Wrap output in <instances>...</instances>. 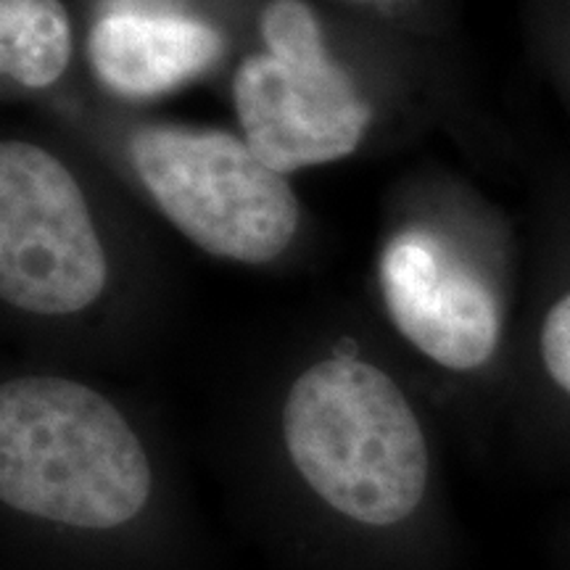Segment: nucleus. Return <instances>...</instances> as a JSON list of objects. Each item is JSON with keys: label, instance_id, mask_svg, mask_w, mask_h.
Wrapping results in <instances>:
<instances>
[{"label": "nucleus", "instance_id": "obj_3", "mask_svg": "<svg viewBox=\"0 0 570 570\" xmlns=\"http://www.w3.org/2000/svg\"><path fill=\"white\" fill-rule=\"evenodd\" d=\"M132 167L185 238L223 259L267 265L298 230V202L285 175L246 140L219 130L148 125L130 140Z\"/></svg>", "mask_w": 570, "mask_h": 570}, {"label": "nucleus", "instance_id": "obj_8", "mask_svg": "<svg viewBox=\"0 0 570 570\" xmlns=\"http://www.w3.org/2000/svg\"><path fill=\"white\" fill-rule=\"evenodd\" d=\"M71 56V24L61 0H0V69L21 88H48Z\"/></svg>", "mask_w": 570, "mask_h": 570}, {"label": "nucleus", "instance_id": "obj_4", "mask_svg": "<svg viewBox=\"0 0 570 570\" xmlns=\"http://www.w3.org/2000/svg\"><path fill=\"white\" fill-rule=\"evenodd\" d=\"M262 38L267 53L240 63L233 85L252 151L281 175L352 154L373 111L327 51L309 6L269 0Z\"/></svg>", "mask_w": 570, "mask_h": 570}, {"label": "nucleus", "instance_id": "obj_6", "mask_svg": "<svg viewBox=\"0 0 570 570\" xmlns=\"http://www.w3.org/2000/svg\"><path fill=\"white\" fill-rule=\"evenodd\" d=\"M381 288L396 331L441 367L479 370L502 338L491 277L428 230H402L381 259Z\"/></svg>", "mask_w": 570, "mask_h": 570}, {"label": "nucleus", "instance_id": "obj_5", "mask_svg": "<svg viewBox=\"0 0 570 570\" xmlns=\"http://www.w3.org/2000/svg\"><path fill=\"white\" fill-rule=\"evenodd\" d=\"M109 265L80 183L46 148L0 146V296L32 315H75Z\"/></svg>", "mask_w": 570, "mask_h": 570}, {"label": "nucleus", "instance_id": "obj_2", "mask_svg": "<svg viewBox=\"0 0 570 570\" xmlns=\"http://www.w3.org/2000/svg\"><path fill=\"white\" fill-rule=\"evenodd\" d=\"M283 436L298 475L323 502L365 525L410 518L428 487V444L391 377L333 356L296 377Z\"/></svg>", "mask_w": 570, "mask_h": 570}, {"label": "nucleus", "instance_id": "obj_7", "mask_svg": "<svg viewBox=\"0 0 570 570\" xmlns=\"http://www.w3.org/2000/svg\"><path fill=\"white\" fill-rule=\"evenodd\" d=\"M88 53L106 88L154 98L204 75L223 53V38L180 13L111 9L92 27Z\"/></svg>", "mask_w": 570, "mask_h": 570}, {"label": "nucleus", "instance_id": "obj_9", "mask_svg": "<svg viewBox=\"0 0 570 570\" xmlns=\"http://www.w3.org/2000/svg\"><path fill=\"white\" fill-rule=\"evenodd\" d=\"M539 348L547 373L566 394H570V291L547 309L539 333Z\"/></svg>", "mask_w": 570, "mask_h": 570}, {"label": "nucleus", "instance_id": "obj_1", "mask_svg": "<svg viewBox=\"0 0 570 570\" xmlns=\"http://www.w3.org/2000/svg\"><path fill=\"white\" fill-rule=\"evenodd\" d=\"M146 449L114 404L85 383L24 375L0 389V499L77 529H117L146 508Z\"/></svg>", "mask_w": 570, "mask_h": 570}]
</instances>
